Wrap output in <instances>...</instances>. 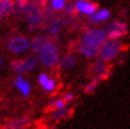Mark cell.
I'll list each match as a JSON object with an SVG mask.
<instances>
[{
    "label": "cell",
    "instance_id": "obj_1",
    "mask_svg": "<svg viewBox=\"0 0 130 129\" xmlns=\"http://www.w3.org/2000/svg\"><path fill=\"white\" fill-rule=\"evenodd\" d=\"M122 50V43L118 39H110L108 38L100 47L99 56L101 60L110 61L119 55Z\"/></svg>",
    "mask_w": 130,
    "mask_h": 129
},
{
    "label": "cell",
    "instance_id": "obj_2",
    "mask_svg": "<svg viewBox=\"0 0 130 129\" xmlns=\"http://www.w3.org/2000/svg\"><path fill=\"white\" fill-rule=\"evenodd\" d=\"M39 53H40V61L47 68L53 67L59 61V53H58L57 47L53 42L49 40L43 44Z\"/></svg>",
    "mask_w": 130,
    "mask_h": 129
},
{
    "label": "cell",
    "instance_id": "obj_3",
    "mask_svg": "<svg viewBox=\"0 0 130 129\" xmlns=\"http://www.w3.org/2000/svg\"><path fill=\"white\" fill-rule=\"evenodd\" d=\"M107 34L105 30L101 29H92L88 30L83 34L82 41L89 44H94V46H102V43L106 40Z\"/></svg>",
    "mask_w": 130,
    "mask_h": 129
},
{
    "label": "cell",
    "instance_id": "obj_4",
    "mask_svg": "<svg viewBox=\"0 0 130 129\" xmlns=\"http://www.w3.org/2000/svg\"><path fill=\"white\" fill-rule=\"evenodd\" d=\"M105 32L110 39H119L120 37L126 35L127 25L123 21H112L106 27Z\"/></svg>",
    "mask_w": 130,
    "mask_h": 129
},
{
    "label": "cell",
    "instance_id": "obj_5",
    "mask_svg": "<svg viewBox=\"0 0 130 129\" xmlns=\"http://www.w3.org/2000/svg\"><path fill=\"white\" fill-rule=\"evenodd\" d=\"M38 64V59L37 57L31 56L29 58L24 60H15L12 62V69L16 71L18 73L22 72H30V71L34 70Z\"/></svg>",
    "mask_w": 130,
    "mask_h": 129
},
{
    "label": "cell",
    "instance_id": "obj_6",
    "mask_svg": "<svg viewBox=\"0 0 130 129\" xmlns=\"http://www.w3.org/2000/svg\"><path fill=\"white\" fill-rule=\"evenodd\" d=\"M8 48L14 53H23L30 48V41L23 36H15L8 42Z\"/></svg>",
    "mask_w": 130,
    "mask_h": 129
},
{
    "label": "cell",
    "instance_id": "obj_7",
    "mask_svg": "<svg viewBox=\"0 0 130 129\" xmlns=\"http://www.w3.org/2000/svg\"><path fill=\"white\" fill-rule=\"evenodd\" d=\"M77 50L80 54L84 56L88 57V58H94L99 55L100 52V46H94V44H89L86 42L80 41L77 46Z\"/></svg>",
    "mask_w": 130,
    "mask_h": 129
},
{
    "label": "cell",
    "instance_id": "obj_8",
    "mask_svg": "<svg viewBox=\"0 0 130 129\" xmlns=\"http://www.w3.org/2000/svg\"><path fill=\"white\" fill-rule=\"evenodd\" d=\"M97 6H99L97 3H90L85 1V0H78L75 4V8L77 11L87 15L94 14V12L97 10Z\"/></svg>",
    "mask_w": 130,
    "mask_h": 129
},
{
    "label": "cell",
    "instance_id": "obj_9",
    "mask_svg": "<svg viewBox=\"0 0 130 129\" xmlns=\"http://www.w3.org/2000/svg\"><path fill=\"white\" fill-rule=\"evenodd\" d=\"M15 86L16 88H18L20 90V92L24 95V96H28L30 94V91H31V87H30V84L24 80L21 76H18L16 78V82H15Z\"/></svg>",
    "mask_w": 130,
    "mask_h": 129
},
{
    "label": "cell",
    "instance_id": "obj_10",
    "mask_svg": "<svg viewBox=\"0 0 130 129\" xmlns=\"http://www.w3.org/2000/svg\"><path fill=\"white\" fill-rule=\"evenodd\" d=\"M110 17V12L108 10H101L96 13V14H91L89 17V20L91 22H101V21H105Z\"/></svg>",
    "mask_w": 130,
    "mask_h": 129
},
{
    "label": "cell",
    "instance_id": "obj_11",
    "mask_svg": "<svg viewBox=\"0 0 130 129\" xmlns=\"http://www.w3.org/2000/svg\"><path fill=\"white\" fill-rule=\"evenodd\" d=\"M38 79H39V83L41 87L47 90V91H52L54 88H55V83L53 79H51L48 75L45 74H40L39 77H38Z\"/></svg>",
    "mask_w": 130,
    "mask_h": 129
},
{
    "label": "cell",
    "instance_id": "obj_12",
    "mask_svg": "<svg viewBox=\"0 0 130 129\" xmlns=\"http://www.w3.org/2000/svg\"><path fill=\"white\" fill-rule=\"evenodd\" d=\"M76 60H75V57L72 55H66L63 56L62 58L59 61V64L62 69H71L72 67H74Z\"/></svg>",
    "mask_w": 130,
    "mask_h": 129
},
{
    "label": "cell",
    "instance_id": "obj_13",
    "mask_svg": "<svg viewBox=\"0 0 130 129\" xmlns=\"http://www.w3.org/2000/svg\"><path fill=\"white\" fill-rule=\"evenodd\" d=\"M27 20H28V23L32 27L34 25H37L39 24L42 20V14H41V11H38V12H35L33 14H30L27 16Z\"/></svg>",
    "mask_w": 130,
    "mask_h": 129
},
{
    "label": "cell",
    "instance_id": "obj_14",
    "mask_svg": "<svg viewBox=\"0 0 130 129\" xmlns=\"http://www.w3.org/2000/svg\"><path fill=\"white\" fill-rule=\"evenodd\" d=\"M47 38L43 37V36H37L35 37L33 40H32V49H33V51H35V52H39V51L41 50V48L43 47V44L47 42Z\"/></svg>",
    "mask_w": 130,
    "mask_h": 129
},
{
    "label": "cell",
    "instance_id": "obj_15",
    "mask_svg": "<svg viewBox=\"0 0 130 129\" xmlns=\"http://www.w3.org/2000/svg\"><path fill=\"white\" fill-rule=\"evenodd\" d=\"M93 71L96 75H101L104 73H107L108 72V68H107V64L105 63L104 60H100V61H96L93 64Z\"/></svg>",
    "mask_w": 130,
    "mask_h": 129
},
{
    "label": "cell",
    "instance_id": "obj_16",
    "mask_svg": "<svg viewBox=\"0 0 130 129\" xmlns=\"http://www.w3.org/2000/svg\"><path fill=\"white\" fill-rule=\"evenodd\" d=\"M29 123V120L28 119H19V120H16L14 122H12V123L9 125V129H22L24 128L25 126L28 125Z\"/></svg>",
    "mask_w": 130,
    "mask_h": 129
},
{
    "label": "cell",
    "instance_id": "obj_17",
    "mask_svg": "<svg viewBox=\"0 0 130 129\" xmlns=\"http://www.w3.org/2000/svg\"><path fill=\"white\" fill-rule=\"evenodd\" d=\"M13 9V2L11 0H0V12L1 14H8Z\"/></svg>",
    "mask_w": 130,
    "mask_h": 129
},
{
    "label": "cell",
    "instance_id": "obj_18",
    "mask_svg": "<svg viewBox=\"0 0 130 129\" xmlns=\"http://www.w3.org/2000/svg\"><path fill=\"white\" fill-rule=\"evenodd\" d=\"M68 112H69V110H68V109H66L64 107L61 108V109H57V111L53 113V118H54L55 120H59V119L63 118Z\"/></svg>",
    "mask_w": 130,
    "mask_h": 129
},
{
    "label": "cell",
    "instance_id": "obj_19",
    "mask_svg": "<svg viewBox=\"0 0 130 129\" xmlns=\"http://www.w3.org/2000/svg\"><path fill=\"white\" fill-rule=\"evenodd\" d=\"M97 83H99V79H97L96 77H95V78L93 79V82H91L89 85L86 86V89H85L86 92H87V93H92L94 90H95L96 86H97Z\"/></svg>",
    "mask_w": 130,
    "mask_h": 129
},
{
    "label": "cell",
    "instance_id": "obj_20",
    "mask_svg": "<svg viewBox=\"0 0 130 129\" xmlns=\"http://www.w3.org/2000/svg\"><path fill=\"white\" fill-rule=\"evenodd\" d=\"M52 6L55 10H62L64 8V0H52Z\"/></svg>",
    "mask_w": 130,
    "mask_h": 129
},
{
    "label": "cell",
    "instance_id": "obj_21",
    "mask_svg": "<svg viewBox=\"0 0 130 129\" xmlns=\"http://www.w3.org/2000/svg\"><path fill=\"white\" fill-rule=\"evenodd\" d=\"M52 107H54V108H56V109H61V108H63L64 107V101H62V100H57V101H55L54 103H52Z\"/></svg>",
    "mask_w": 130,
    "mask_h": 129
},
{
    "label": "cell",
    "instance_id": "obj_22",
    "mask_svg": "<svg viewBox=\"0 0 130 129\" xmlns=\"http://www.w3.org/2000/svg\"><path fill=\"white\" fill-rule=\"evenodd\" d=\"M75 10H76V8H74L72 4H68L66 8H64V12H66V14H68V15H74Z\"/></svg>",
    "mask_w": 130,
    "mask_h": 129
},
{
    "label": "cell",
    "instance_id": "obj_23",
    "mask_svg": "<svg viewBox=\"0 0 130 129\" xmlns=\"http://www.w3.org/2000/svg\"><path fill=\"white\" fill-rule=\"evenodd\" d=\"M59 31V25H58V22L55 20L53 23H52V27H51V33L53 35H56Z\"/></svg>",
    "mask_w": 130,
    "mask_h": 129
},
{
    "label": "cell",
    "instance_id": "obj_24",
    "mask_svg": "<svg viewBox=\"0 0 130 129\" xmlns=\"http://www.w3.org/2000/svg\"><path fill=\"white\" fill-rule=\"evenodd\" d=\"M72 100H73V94L67 93L66 95H64V101H66V102H70V101H72Z\"/></svg>",
    "mask_w": 130,
    "mask_h": 129
},
{
    "label": "cell",
    "instance_id": "obj_25",
    "mask_svg": "<svg viewBox=\"0 0 130 129\" xmlns=\"http://www.w3.org/2000/svg\"><path fill=\"white\" fill-rule=\"evenodd\" d=\"M2 64H3V60H2V58H1V57H0V69H1Z\"/></svg>",
    "mask_w": 130,
    "mask_h": 129
},
{
    "label": "cell",
    "instance_id": "obj_26",
    "mask_svg": "<svg viewBox=\"0 0 130 129\" xmlns=\"http://www.w3.org/2000/svg\"><path fill=\"white\" fill-rule=\"evenodd\" d=\"M1 15H2V14H1V12H0V17H1Z\"/></svg>",
    "mask_w": 130,
    "mask_h": 129
},
{
    "label": "cell",
    "instance_id": "obj_27",
    "mask_svg": "<svg viewBox=\"0 0 130 129\" xmlns=\"http://www.w3.org/2000/svg\"><path fill=\"white\" fill-rule=\"evenodd\" d=\"M85 1H86V0H85Z\"/></svg>",
    "mask_w": 130,
    "mask_h": 129
}]
</instances>
